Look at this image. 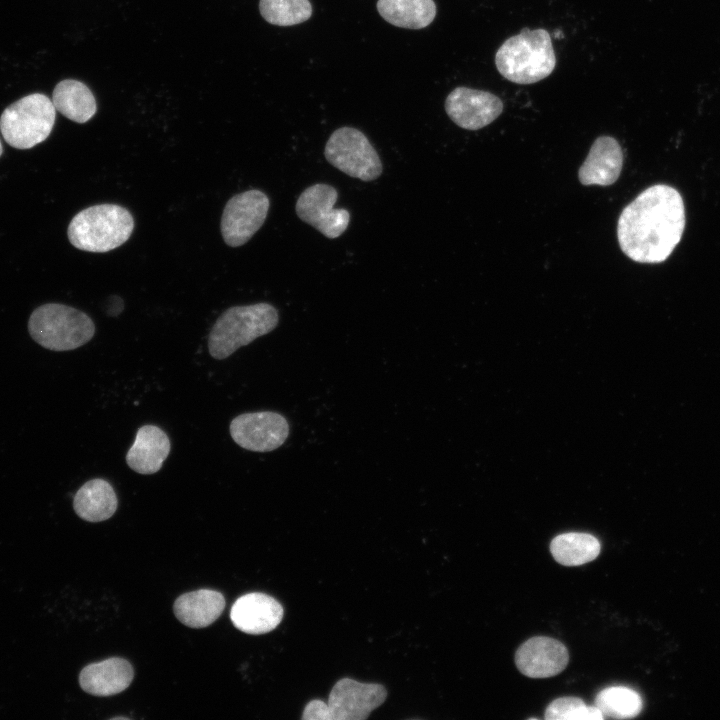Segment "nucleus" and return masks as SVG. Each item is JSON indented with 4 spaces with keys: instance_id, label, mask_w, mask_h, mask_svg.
Instances as JSON below:
<instances>
[{
    "instance_id": "15",
    "label": "nucleus",
    "mask_w": 720,
    "mask_h": 720,
    "mask_svg": "<svg viewBox=\"0 0 720 720\" xmlns=\"http://www.w3.org/2000/svg\"><path fill=\"white\" fill-rule=\"evenodd\" d=\"M623 162V150L618 141L611 136H600L579 168V181L585 186L612 185L621 174Z\"/></svg>"
},
{
    "instance_id": "3",
    "label": "nucleus",
    "mask_w": 720,
    "mask_h": 720,
    "mask_svg": "<svg viewBox=\"0 0 720 720\" xmlns=\"http://www.w3.org/2000/svg\"><path fill=\"white\" fill-rule=\"evenodd\" d=\"M278 322V310L269 303L230 307L214 323L208 336V351L216 360L226 359L240 347L273 331Z\"/></svg>"
},
{
    "instance_id": "21",
    "label": "nucleus",
    "mask_w": 720,
    "mask_h": 720,
    "mask_svg": "<svg viewBox=\"0 0 720 720\" xmlns=\"http://www.w3.org/2000/svg\"><path fill=\"white\" fill-rule=\"evenodd\" d=\"M377 10L390 24L408 29H421L435 18L433 0H378Z\"/></svg>"
},
{
    "instance_id": "14",
    "label": "nucleus",
    "mask_w": 720,
    "mask_h": 720,
    "mask_svg": "<svg viewBox=\"0 0 720 720\" xmlns=\"http://www.w3.org/2000/svg\"><path fill=\"white\" fill-rule=\"evenodd\" d=\"M283 608L273 597L252 592L239 597L232 605L233 625L247 634H264L275 629L283 618Z\"/></svg>"
},
{
    "instance_id": "17",
    "label": "nucleus",
    "mask_w": 720,
    "mask_h": 720,
    "mask_svg": "<svg viewBox=\"0 0 720 720\" xmlns=\"http://www.w3.org/2000/svg\"><path fill=\"white\" fill-rule=\"evenodd\" d=\"M133 677L131 664L123 658L113 657L85 666L80 672L79 684L89 694L111 696L128 688Z\"/></svg>"
},
{
    "instance_id": "9",
    "label": "nucleus",
    "mask_w": 720,
    "mask_h": 720,
    "mask_svg": "<svg viewBox=\"0 0 720 720\" xmlns=\"http://www.w3.org/2000/svg\"><path fill=\"white\" fill-rule=\"evenodd\" d=\"M269 206L268 196L256 189L230 198L221 218V234L225 243L238 247L248 242L263 225Z\"/></svg>"
},
{
    "instance_id": "22",
    "label": "nucleus",
    "mask_w": 720,
    "mask_h": 720,
    "mask_svg": "<svg viewBox=\"0 0 720 720\" xmlns=\"http://www.w3.org/2000/svg\"><path fill=\"white\" fill-rule=\"evenodd\" d=\"M601 550L600 541L593 535L569 532L557 535L550 543L553 558L564 566H580L593 561Z\"/></svg>"
},
{
    "instance_id": "7",
    "label": "nucleus",
    "mask_w": 720,
    "mask_h": 720,
    "mask_svg": "<svg viewBox=\"0 0 720 720\" xmlns=\"http://www.w3.org/2000/svg\"><path fill=\"white\" fill-rule=\"evenodd\" d=\"M56 109L46 95H27L8 106L0 117V131L4 140L17 149H29L50 135L55 123Z\"/></svg>"
},
{
    "instance_id": "5",
    "label": "nucleus",
    "mask_w": 720,
    "mask_h": 720,
    "mask_svg": "<svg viewBox=\"0 0 720 720\" xmlns=\"http://www.w3.org/2000/svg\"><path fill=\"white\" fill-rule=\"evenodd\" d=\"M28 331L32 339L46 349L69 351L93 338L95 324L86 313L76 308L47 303L32 312Z\"/></svg>"
},
{
    "instance_id": "8",
    "label": "nucleus",
    "mask_w": 720,
    "mask_h": 720,
    "mask_svg": "<svg viewBox=\"0 0 720 720\" xmlns=\"http://www.w3.org/2000/svg\"><path fill=\"white\" fill-rule=\"evenodd\" d=\"M324 155L335 168L362 181L377 179L383 170L380 157L358 129L341 127L329 137Z\"/></svg>"
},
{
    "instance_id": "11",
    "label": "nucleus",
    "mask_w": 720,
    "mask_h": 720,
    "mask_svg": "<svg viewBox=\"0 0 720 720\" xmlns=\"http://www.w3.org/2000/svg\"><path fill=\"white\" fill-rule=\"evenodd\" d=\"M230 435L241 448L254 452L276 450L289 436V423L280 413L260 411L243 413L230 423Z\"/></svg>"
},
{
    "instance_id": "24",
    "label": "nucleus",
    "mask_w": 720,
    "mask_h": 720,
    "mask_svg": "<svg viewBox=\"0 0 720 720\" xmlns=\"http://www.w3.org/2000/svg\"><path fill=\"white\" fill-rule=\"evenodd\" d=\"M259 10L267 22L277 26L302 23L312 14L309 0H260Z\"/></svg>"
},
{
    "instance_id": "4",
    "label": "nucleus",
    "mask_w": 720,
    "mask_h": 720,
    "mask_svg": "<svg viewBox=\"0 0 720 720\" xmlns=\"http://www.w3.org/2000/svg\"><path fill=\"white\" fill-rule=\"evenodd\" d=\"M134 229L131 213L117 204H99L83 209L71 220L67 235L77 249L104 253L125 243Z\"/></svg>"
},
{
    "instance_id": "19",
    "label": "nucleus",
    "mask_w": 720,
    "mask_h": 720,
    "mask_svg": "<svg viewBox=\"0 0 720 720\" xmlns=\"http://www.w3.org/2000/svg\"><path fill=\"white\" fill-rule=\"evenodd\" d=\"M117 506L118 499L112 485L102 478L85 482L73 499L76 514L88 522L109 519L116 512Z\"/></svg>"
},
{
    "instance_id": "12",
    "label": "nucleus",
    "mask_w": 720,
    "mask_h": 720,
    "mask_svg": "<svg viewBox=\"0 0 720 720\" xmlns=\"http://www.w3.org/2000/svg\"><path fill=\"white\" fill-rule=\"evenodd\" d=\"M445 110L459 127L478 130L492 123L502 113L503 103L490 92L457 87L447 96Z\"/></svg>"
},
{
    "instance_id": "10",
    "label": "nucleus",
    "mask_w": 720,
    "mask_h": 720,
    "mask_svg": "<svg viewBox=\"0 0 720 720\" xmlns=\"http://www.w3.org/2000/svg\"><path fill=\"white\" fill-rule=\"evenodd\" d=\"M337 190L325 183H316L307 187L298 197L295 210L298 217L313 226L329 239L342 235L350 222V213L343 208H335Z\"/></svg>"
},
{
    "instance_id": "18",
    "label": "nucleus",
    "mask_w": 720,
    "mask_h": 720,
    "mask_svg": "<svg viewBox=\"0 0 720 720\" xmlns=\"http://www.w3.org/2000/svg\"><path fill=\"white\" fill-rule=\"evenodd\" d=\"M224 607L225 599L220 592L201 589L179 596L174 602L173 610L184 625L203 628L218 619Z\"/></svg>"
},
{
    "instance_id": "16",
    "label": "nucleus",
    "mask_w": 720,
    "mask_h": 720,
    "mask_svg": "<svg viewBox=\"0 0 720 720\" xmlns=\"http://www.w3.org/2000/svg\"><path fill=\"white\" fill-rule=\"evenodd\" d=\"M171 450L168 435L156 425H143L136 433L133 445L126 454L130 469L150 475L158 472Z\"/></svg>"
},
{
    "instance_id": "6",
    "label": "nucleus",
    "mask_w": 720,
    "mask_h": 720,
    "mask_svg": "<svg viewBox=\"0 0 720 720\" xmlns=\"http://www.w3.org/2000/svg\"><path fill=\"white\" fill-rule=\"evenodd\" d=\"M387 691L378 683H361L351 678L338 680L328 702L314 699L307 703L304 720H364L386 700Z\"/></svg>"
},
{
    "instance_id": "23",
    "label": "nucleus",
    "mask_w": 720,
    "mask_h": 720,
    "mask_svg": "<svg viewBox=\"0 0 720 720\" xmlns=\"http://www.w3.org/2000/svg\"><path fill=\"white\" fill-rule=\"evenodd\" d=\"M595 706L604 718L627 719L636 717L642 709L640 695L627 687L611 686L601 690L595 698Z\"/></svg>"
},
{
    "instance_id": "25",
    "label": "nucleus",
    "mask_w": 720,
    "mask_h": 720,
    "mask_svg": "<svg viewBox=\"0 0 720 720\" xmlns=\"http://www.w3.org/2000/svg\"><path fill=\"white\" fill-rule=\"evenodd\" d=\"M547 720H603L596 706H587L578 697H560L553 700L545 710Z\"/></svg>"
},
{
    "instance_id": "1",
    "label": "nucleus",
    "mask_w": 720,
    "mask_h": 720,
    "mask_svg": "<svg viewBox=\"0 0 720 720\" xmlns=\"http://www.w3.org/2000/svg\"><path fill=\"white\" fill-rule=\"evenodd\" d=\"M685 228L680 193L665 184L642 191L622 210L617 238L622 252L639 263H661L673 252Z\"/></svg>"
},
{
    "instance_id": "20",
    "label": "nucleus",
    "mask_w": 720,
    "mask_h": 720,
    "mask_svg": "<svg viewBox=\"0 0 720 720\" xmlns=\"http://www.w3.org/2000/svg\"><path fill=\"white\" fill-rule=\"evenodd\" d=\"M52 103L56 111L77 123L87 122L97 110L91 90L84 83L72 79L62 80L55 86Z\"/></svg>"
},
{
    "instance_id": "26",
    "label": "nucleus",
    "mask_w": 720,
    "mask_h": 720,
    "mask_svg": "<svg viewBox=\"0 0 720 720\" xmlns=\"http://www.w3.org/2000/svg\"><path fill=\"white\" fill-rule=\"evenodd\" d=\"M2 152H3V148H2L1 141H0V156L2 155Z\"/></svg>"
},
{
    "instance_id": "13",
    "label": "nucleus",
    "mask_w": 720,
    "mask_h": 720,
    "mask_svg": "<svg viewBox=\"0 0 720 720\" xmlns=\"http://www.w3.org/2000/svg\"><path fill=\"white\" fill-rule=\"evenodd\" d=\"M568 661L566 646L547 636H535L526 640L515 653L518 670L530 678L555 676L567 667Z\"/></svg>"
},
{
    "instance_id": "2",
    "label": "nucleus",
    "mask_w": 720,
    "mask_h": 720,
    "mask_svg": "<svg viewBox=\"0 0 720 720\" xmlns=\"http://www.w3.org/2000/svg\"><path fill=\"white\" fill-rule=\"evenodd\" d=\"M495 64L504 78L517 84H532L548 77L556 64L549 33L544 29H522L500 46Z\"/></svg>"
}]
</instances>
